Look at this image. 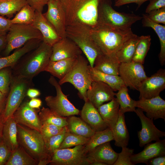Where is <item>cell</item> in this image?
<instances>
[{"label": "cell", "instance_id": "6da1fadb", "mask_svg": "<svg viewBox=\"0 0 165 165\" xmlns=\"http://www.w3.org/2000/svg\"><path fill=\"white\" fill-rule=\"evenodd\" d=\"M91 33L100 54L115 56L126 42L137 35L131 28L123 29L100 24L91 28Z\"/></svg>", "mask_w": 165, "mask_h": 165}, {"label": "cell", "instance_id": "7a4b0ae2", "mask_svg": "<svg viewBox=\"0 0 165 165\" xmlns=\"http://www.w3.org/2000/svg\"><path fill=\"white\" fill-rule=\"evenodd\" d=\"M64 10L66 26L76 24L91 28L98 23L99 4L102 0H60Z\"/></svg>", "mask_w": 165, "mask_h": 165}, {"label": "cell", "instance_id": "3957f363", "mask_svg": "<svg viewBox=\"0 0 165 165\" xmlns=\"http://www.w3.org/2000/svg\"><path fill=\"white\" fill-rule=\"evenodd\" d=\"M52 46L42 41L11 67L12 74L33 79L45 70L50 61Z\"/></svg>", "mask_w": 165, "mask_h": 165}, {"label": "cell", "instance_id": "277c9868", "mask_svg": "<svg viewBox=\"0 0 165 165\" xmlns=\"http://www.w3.org/2000/svg\"><path fill=\"white\" fill-rule=\"evenodd\" d=\"M17 127L19 145L38 162V165L49 164L51 156L47 152L40 133L17 123Z\"/></svg>", "mask_w": 165, "mask_h": 165}, {"label": "cell", "instance_id": "5b68a950", "mask_svg": "<svg viewBox=\"0 0 165 165\" xmlns=\"http://www.w3.org/2000/svg\"><path fill=\"white\" fill-rule=\"evenodd\" d=\"M89 63L87 58L81 55H79L70 70L58 82L61 85L66 82L72 84L78 91L79 97L85 102L88 100L86 92L92 82L89 73Z\"/></svg>", "mask_w": 165, "mask_h": 165}, {"label": "cell", "instance_id": "8992f818", "mask_svg": "<svg viewBox=\"0 0 165 165\" xmlns=\"http://www.w3.org/2000/svg\"><path fill=\"white\" fill-rule=\"evenodd\" d=\"M89 26L81 24L67 26L66 36L73 41L85 55L90 65L93 67L94 61L100 53L91 33Z\"/></svg>", "mask_w": 165, "mask_h": 165}, {"label": "cell", "instance_id": "52a82bcc", "mask_svg": "<svg viewBox=\"0 0 165 165\" xmlns=\"http://www.w3.org/2000/svg\"><path fill=\"white\" fill-rule=\"evenodd\" d=\"M112 3L111 0H102L98 8V24L127 29L131 28L133 24L142 19V16L134 13L117 11L112 7Z\"/></svg>", "mask_w": 165, "mask_h": 165}, {"label": "cell", "instance_id": "ba28073f", "mask_svg": "<svg viewBox=\"0 0 165 165\" xmlns=\"http://www.w3.org/2000/svg\"><path fill=\"white\" fill-rule=\"evenodd\" d=\"M32 79L12 74L6 106L1 114L4 123L22 103L28 90L33 85Z\"/></svg>", "mask_w": 165, "mask_h": 165}, {"label": "cell", "instance_id": "9c48e42d", "mask_svg": "<svg viewBox=\"0 0 165 165\" xmlns=\"http://www.w3.org/2000/svg\"><path fill=\"white\" fill-rule=\"evenodd\" d=\"M7 45L3 53L4 57L19 48L33 39L42 40L40 32L32 24H12L6 35Z\"/></svg>", "mask_w": 165, "mask_h": 165}, {"label": "cell", "instance_id": "30bf717a", "mask_svg": "<svg viewBox=\"0 0 165 165\" xmlns=\"http://www.w3.org/2000/svg\"><path fill=\"white\" fill-rule=\"evenodd\" d=\"M48 81L54 86L56 91V96L49 95L45 98V101L49 108L64 117L79 115L80 111L68 100L67 97L68 95L64 94L61 85L54 77L50 76Z\"/></svg>", "mask_w": 165, "mask_h": 165}, {"label": "cell", "instance_id": "8fae6325", "mask_svg": "<svg viewBox=\"0 0 165 165\" xmlns=\"http://www.w3.org/2000/svg\"><path fill=\"white\" fill-rule=\"evenodd\" d=\"M84 145L73 148L58 149L53 153L49 164L52 165H89L90 162L83 152Z\"/></svg>", "mask_w": 165, "mask_h": 165}, {"label": "cell", "instance_id": "7c38bea8", "mask_svg": "<svg viewBox=\"0 0 165 165\" xmlns=\"http://www.w3.org/2000/svg\"><path fill=\"white\" fill-rule=\"evenodd\" d=\"M119 75L125 86L137 90L141 82L148 77L143 64L133 61L121 63Z\"/></svg>", "mask_w": 165, "mask_h": 165}, {"label": "cell", "instance_id": "4fadbf2b", "mask_svg": "<svg viewBox=\"0 0 165 165\" xmlns=\"http://www.w3.org/2000/svg\"><path fill=\"white\" fill-rule=\"evenodd\" d=\"M47 10L43 15L61 38L67 37L66 24L65 12L59 0H49Z\"/></svg>", "mask_w": 165, "mask_h": 165}, {"label": "cell", "instance_id": "5bb4252c", "mask_svg": "<svg viewBox=\"0 0 165 165\" xmlns=\"http://www.w3.org/2000/svg\"><path fill=\"white\" fill-rule=\"evenodd\" d=\"M165 88V69L160 68L147 77L140 85L139 99H150L159 95Z\"/></svg>", "mask_w": 165, "mask_h": 165}, {"label": "cell", "instance_id": "9a60e30c", "mask_svg": "<svg viewBox=\"0 0 165 165\" xmlns=\"http://www.w3.org/2000/svg\"><path fill=\"white\" fill-rule=\"evenodd\" d=\"M134 112L139 118L141 124V129L138 132L140 147H142L165 136V132L158 129L154 124L153 120L145 115L141 109L138 108Z\"/></svg>", "mask_w": 165, "mask_h": 165}, {"label": "cell", "instance_id": "2e32d148", "mask_svg": "<svg viewBox=\"0 0 165 165\" xmlns=\"http://www.w3.org/2000/svg\"><path fill=\"white\" fill-rule=\"evenodd\" d=\"M116 93L108 85L100 81H93L86 92L87 99L97 109L105 102L114 98Z\"/></svg>", "mask_w": 165, "mask_h": 165}, {"label": "cell", "instance_id": "e0dca14e", "mask_svg": "<svg viewBox=\"0 0 165 165\" xmlns=\"http://www.w3.org/2000/svg\"><path fill=\"white\" fill-rule=\"evenodd\" d=\"M28 101L22 102L14 113L13 116L17 124H20L40 132L42 123L38 111L29 106Z\"/></svg>", "mask_w": 165, "mask_h": 165}, {"label": "cell", "instance_id": "ac0fdd59", "mask_svg": "<svg viewBox=\"0 0 165 165\" xmlns=\"http://www.w3.org/2000/svg\"><path fill=\"white\" fill-rule=\"evenodd\" d=\"M136 107L146 112V116L154 120H165V101L159 95L150 99H142L135 101Z\"/></svg>", "mask_w": 165, "mask_h": 165}, {"label": "cell", "instance_id": "d6986e66", "mask_svg": "<svg viewBox=\"0 0 165 165\" xmlns=\"http://www.w3.org/2000/svg\"><path fill=\"white\" fill-rule=\"evenodd\" d=\"M52 47L50 59L52 61L76 57L82 53L78 46L67 37L61 39Z\"/></svg>", "mask_w": 165, "mask_h": 165}, {"label": "cell", "instance_id": "ffe728a7", "mask_svg": "<svg viewBox=\"0 0 165 165\" xmlns=\"http://www.w3.org/2000/svg\"><path fill=\"white\" fill-rule=\"evenodd\" d=\"M31 24L41 33L42 41L52 46L62 38L42 12L35 11V19Z\"/></svg>", "mask_w": 165, "mask_h": 165}, {"label": "cell", "instance_id": "44dd1931", "mask_svg": "<svg viewBox=\"0 0 165 165\" xmlns=\"http://www.w3.org/2000/svg\"><path fill=\"white\" fill-rule=\"evenodd\" d=\"M141 152L133 154L131 157L134 165L140 163L147 164L148 161L155 157L165 155V139L160 140L153 143H148L145 146Z\"/></svg>", "mask_w": 165, "mask_h": 165}, {"label": "cell", "instance_id": "7402d4cb", "mask_svg": "<svg viewBox=\"0 0 165 165\" xmlns=\"http://www.w3.org/2000/svg\"><path fill=\"white\" fill-rule=\"evenodd\" d=\"M79 114L81 118L95 132L104 130L108 127L96 108L88 100Z\"/></svg>", "mask_w": 165, "mask_h": 165}, {"label": "cell", "instance_id": "603a6c76", "mask_svg": "<svg viewBox=\"0 0 165 165\" xmlns=\"http://www.w3.org/2000/svg\"><path fill=\"white\" fill-rule=\"evenodd\" d=\"M42 41L39 39L31 40L11 54L0 57V70L13 66L25 55L38 46Z\"/></svg>", "mask_w": 165, "mask_h": 165}, {"label": "cell", "instance_id": "cb8c5ba5", "mask_svg": "<svg viewBox=\"0 0 165 165\" xmlns=\"http://www.w3.org/2000/svg\"><path fill=\"white\" fill-rule=\"evenodd\" d=\"M87 155L90 164L96 160L107 165H113L117 159L118 153L114 151L109 141L97 146Z\"/></svg>", "mask_w": 165, "mask_h": 165}, {"label": "cell", "instance_id": "d4e9b609", "mask_svg": "<svg viewBox=\"0 0 165 165\" xmlns=\"http://www.w3.org/2000/svg\"><path fill=\"white\" fill-rule=\"evenodd\" d=\"M97 109L108 127L112 130L118 120L120 113L119 105L116 98L102 104Z\"/></svg>", "mask_w": 165, "mask_h": 165}, {"label": "cell", "instance_id": "484cf974", "mask_svg": "<svg viewBox=\"0 0 165 165\" xmlns=\"http://www.w3.org/2000/svg\"><path fill=\"white\" fill-rule=\"evenodd\" d=\"M120 64L116 56L100 54L96 57L93 67L106 74L119 75Z\"/></svg>", "mask_w": 165, "mask_h": 165}, {"label": "cell", "instance_id": "4316f807", "mask_svg": "<svg viewBox=\"0 0 165 165\" xmlns=\"http://www.w3.org/2000/svg\"><path fill=\"white\" fill-rule=\"evenodd\" d=\"M77 57L56 61H50L45 71L49 72L53 77L60 80L64 77L72 68Z\"/></svg>", "mask_w": 165, "mask_h": 165}, {"label": "cell", "instance_id": "83f0119b", "mask_svg": "<svg viewBox=\"0 0 165 165\" xmlns=\"http://www.w3.org/2000/svg\"><path fill=\"white\" fill-rule=\"evenodd\" d=\"M2 138L12 151L19 145L17 138V123L13 116L4 123Z\"/></svg>", "mask_w": 165, "mask_h": 165}, {"label": "cell", "instance_id": "f1b7e54d", "mask_svg": "<svg viewBox=\"0 0 165 165\" xmlns=\"http://www.w3.org/2000/svg\"><path fill=\"white\" fill-rule=\"evenodd\" d=\"M112 131L115 141V145L121 148L127 147L128 144L129 135L124 113L120 112L118 120Z\"/></svg>", "mask_w": 165, "mask_h": 165}, {"label": "cell", "instance_id": "f546056e", "mask_svg": "<svg viewBox=\"0 0 165 165\" xmlns=\"http://www.w3.org/2000/svg\"><path fill=\"white\" fill-rule=\"evenodd\" d=\"M67 121L68 130L72 133L90 138L95 132L81 118L75 115L67 117Z\"/></svg>", "mask_w": 165, "mask_h": 165}, {"label": "cell", "instance_id": "4dcf8cb0", "mask_svg": "<svg viewBox=\"0 0 165 165\" xmlns=\"http://www.w3.org/2000/svg\"><path fill=\"white\" fill-rule=\"evenodd\" d=\"M89 73L93 81H100L109 85L114 91H117L124 85L119 75H111L98 71L89 65Z\"/></svg>", "mask_w": 165, "mask_h": 165}, {"label": "cell", "instance_id": "1f68e13d", "mask_svg": "<svg viewBox=\"0 0 165 165\" xmlns=\"http://www.w3.org/2000/svg\"><path fill=\"white\" fill-rule=\"evenodd\" d=\"M142 23L144 27L152 28L158 35L160 42V50L159 55L162 66L165 64V26L156 23L150 20L146 14H143Z\"/></svg>", "mask_w": 165, "mask_h": 165}, {"label": "cell", "instance_id": "d6a6232c", "mask_svg": "<svg viewBox=\"0 0 165 165\" xmlns=\"http://www.w3.org/2000/svg\"><path fill=\"white\" fill-rule=\"evenodd\" d=\"M112 140H114V137L112 131L109 128L95 132L87 143L84 145V152L87 155L97 146Z\"/></svg>", "mask_w": 165, "mask_h": 165}, {"label": "cell", "instance_id": "836d02e7", "mask_svg": "<svg viewBox=\"0 0 165 165\" xmlns=\"http://www.w3.org/2000/svg\"><path fill=\"white\" fill-rule=\"evenodd\" d=\"M38 162L20 145L12 151L5 165H38Z\"/></svg>", "mask_w": 165, "mask_h": 165}, {"label": "cell", "instance_id": "e575fe53", "mask_svg": "<svg viewBox=\"0 0 165 165\" xmlns=\"http://www.w3.org/2000/svg\"><path fill=\"white\" fill-rule=\"evenodd\" d=\"M139 37L137 35L130 39L116 53V57L120 63L132 61Z\"/></svg>", "mask_w": 165, "mask_h": 165}, {"label": "cell", "instance_id": "d590c367", "mask_svg": "<svg viewBox=\"0 0 165 165\" xmlns=\"http://www.w3.org/2000/svg\"><path fill=\"white\" fill-rule=\"evenodd\" d=\"M38 115L42 124L50 123L61 127L67 125V117L59 115L49 108L42 107L39 111Z\"/></svg>", "mask_w": 165, "mask_h": 165}, {"label": "cell", "instance_id": "8d00e7d4", "mask_svg": "<svg viewBox=\"0 0 165 165\" xmlns=\"http://www.w3.org/2000/svg\"><path fill=\"white\" fill-rule=\"evenodd\" d=\"M116 93L115 96L119 105L120 112L125 113L129 112H135L136 107L135 101L130 97L127 87L124 85Z\"/></svg>", "mask_w": 165, "mask_h": 165}, {"label": "cell", "instance_id": "74e56055", "mask_svg": "<svg viewBox=\"0 0 165 165\" xmlns=\"http://www.w3.org/2000/svg\"><path fill=\"white\" fill-rule=\"evenodd\" d=\"M28 4L27 0H0V15L10 19Z\"/></svg>", "mask_w": 165, "mask_h": 165}, {"label": "cell", "instance_id": "f35d334b", "mask_svg": "<svg viewBox=\"0 0 165 165\" xmlns=\"http://www.w3.org/2000/svg\"><path fill=\"white\" fill-rule=\"evenodd\" d=\"M151 38L150 35L139 37L132 61L144 63L145 58L151 44Z\"/></svg>", "mask_w": 165, "mask_h": 165}, {"label": "cell", "instance_id": "ab89813d", "mask_svg": "<svg viewBox=\"0 0 165 165\" xmlns=\"http://www.w3.org/2000/svg\"><path fill=\"white\" fill-rule=\"evenodd\" d=\"M35 11L28 4L26 5L11 19L12 24H31L35 19Z\"/></svg>", "mask_w": 165, "mask_h": 165}, {"label": "cell", "instance_id": "60d3db41", "mask_svg": "<svg viewBox=\"0 0 165 165\" xmlns=\"http://www.w3.org/2000/svg\"><path fill=\"white\" fill-rule=\"evenodd\" d=\"M90 138L72 133L67 129L59 149L70 148L79 145H84L88 142Z\"/></svg>", "mask_w": 165, "mask_h": 165}, {"label": "cell", "instance_id": "b9f144b4", "mask_svg": "<svg viewBox=\"0 0 165 165\" xmlns=\"http://www.w3.org/2000/svg\"><path fill=\"white\" fill-rule=\"evenodd\" d=\"M67 130V127H64L61 132L52 136L45 142L46 149L51 156L55 151L59 149Z\"/></svg>", "mask_w": 165, "mask_h": 165}, {"label": "cell", "instance_id": "7bdbcfd3", "mask_svg": "<svg viewBox=\"0 0 165 165\" xmlns=\"http://www.w3.org/2000/svg\"><path fill=\"white\" fill-rule=\"evenodd\" d=\"M12 75V68L8 67L0 70V91L8 96Z\"/></svg>", "mask_w": 165, "mask_h": 165}, {"label": "cell", "instance_id": "ee69618b", "mask_svg": "<svg viewBox=\"0 0 165 165\" xmlns=\"http://www.w3.org/2000/svg\"><path fill=\"white\" fill-rule=\"evenodd\" d=\"M64 127H60L50 123H44L42 124L40 132L45 142L52 136L61 132Z\"/></svg>", "mask_w": 165, "mask_h": 165}, {"label": "cell", "instance_id": "f6af8a7d", "mask_svg": "<svg viewBox=\"0 0 165 165\" xmlns=\"http://www.w3.org/2000/svg\"><path fill=\"white\" fill-rule=\"evenodd\" d=\"M122 148V151L118 153L117 159L113 165H133L131 160V157L133 154L134 149L127 147Z\"/></svg>", "mask_w": 165, "mask_h": 165}, {"label": "cell", "instance_id": "bcb514c9", "mask_svg": "<svg viewBox=\"0 0 165 165\" xmlns=\"http://www.w3.org/2000/svg\"><path fill=\"white\" fill-rule=\"evenodd\" d=\"M146 14L152 21L157 24H165V7L151 11Z\"/></svg>", "mask_w": 165, "mask_h": 165}, {"label": "cell", "instance_id": "7dc6e473", "mask_svg": "<svg viewBox=\"0 0 165 165\" xmlns=\"http://www.w3.org/2000/svg\"><path fill=\"white\" fill-rule=\"evenodd\" d=\"M12 151L2 138L0 140V165H5Z\"/></svg>", "mask_w": 165, "mask_h": 165}, {"label": "cell", "instance_id": "c3c4849f", "mask_svg": "<svg viewBox=\"0 0 165 165\" xmlns=\"http://www.w3.org/2000/svg\"><path fill=\"white\" fill-rule=\"evenodd\" d=\"M12 24L11 19L0 16V35L6 34Z\"/></svg>", "mask_w": 165, "mask_h": 165}, {"label": "cell", "instance_id": "681fc988", "mask_svg": "<svg viewBox=\"0 0 165 165\" xmlns=\"http://www.w3.org/2000/svg\"><path fill=\"white\" fill-rule=\"evenodd\" d=\"M165 7V0H150L145 9V13L150 12Z\"/></svg>", "mask_w": 165, "mask_h": 165}, {"label": "cell", "instance_id": "f907efd6", "mask_svg": "<svg viewBox=\"0 0 165 165\" xmlns=\"http://www.w3.org/2000/svg\"><path fill=\"white\" fill-rule=\"evenodd\" d=\"M49 0H27L28 4L36 11L42 13L45 6Z\"/></svg>", "mask_w": 165, "mask_h": 165}, {"label": "cell", "instance_id": "816d5d0a", "mask_svg": "<svg viewBox=\"0 0 165 165\" xmlns=\"http://www.w3.org/2000/svg\"><path fill=\"white\" fill-rule=\"evenodd\" d=\"M148 0H117L115 2L114 6L119 7L126 4L134 3L138 4V8H139L144 3Z\"/></svg>", "mask_w": 165, "mask_h": 165}, {"label": "cell", "instance_id": "f5cc1de1", "mask_svg": "<svg viewBox=\"0 0 165 165\" xmlns=\"http://www.w3.org/2000/svg\"><path fill=\"white\" fill-rule=\"evenodd\" d=\"M147 165H165V155L159 156L149 160Z\"/></svg>", "mask_w": 165, "mask_h": 165}, {"label": "cell", "instance_id": "db71d44e", "mask_svg": "<svg viewBox=\"0 0 165 165\" xmlns=\"http://www.w3.org/2000/svg\"><path fill=\"white\" fill-rule=\"evenodd\" d=\"M42 104L41 100L36 98H31L30 100L28 102V104L29 107L37 109H40Z\"/></svg>", "mask_w": 165, "mask_h": 165}, {"label": "cell", "instance_id": "11a10c76", "mask_svg": "<svg viewBox=\"0 0 165 165\" xmlns=\"http://www.w3.org/2000/svg\"><path fill=\"white\" fill-rule=\"evenodd\" d=\"M41 94L40 91L38 90L30 88L28 90L26 95L31 98H36Z\"/></svg>", "mask_w": 165, "mask_h": 165}, {"label": "cell", "instance_id": "9f6ffc18", "mask_svg": "<svg viewBox=\"0 0 165 165\" xmlns=\"http://www.w3.org/2000/svg\"><path fill=\"white\" fill-rule=\"evenodd\" d=\"M6 35H0V57H2L1 55L5 50L7 40Z\"/></svg>", "mask_w": 165, "mask_h": 165}, {"label": "cell", "instance_id": "6f0895ef", "mask_svg": "<svg viewBox=\"0 0 165 165\" xmlns=\"http://www.w3.org/2000/svg\"><path fill=\"white\" fill-rule=\"evenodd\" d=\"M7 96L0 91V115L2 113L6 106Z\"/></svg>", "mask_w": 165, "mask_h": 165}, {"label": "cell", "instance_id": "680465c9", "mask_svg": "<svg viewBox=\"0 0 165 165\" xmlns=\"http://www.w3.org/2000/svg\"><path fill=\"white\" fill-rule=\"evenodd\" d=\"M1 114L0 115V140L2 137L4 123Z\"/></svg>", "mask_w": 165, "mask_h": 165}, {"label": "cell", "instance_id": "91938a15", "mask_svg": "<svg viewBox=\"0 0 165 165\" xmlns=\"http://www.w3.org/2000/svg\"><path fill=\"white\" fill-rule=\"evenodd\" d=\"M90 165H107V164L99 161L94 160L90 164Z\"/></svg>", "mask_w": 165, "mask_h": 165}, {"label": "cell", "instance_id": "94428289", "mask_svg": "<svg viewBox=\"0 0 165 165\" xmlns=\"http://www.w3.org/2000/svg\"></svg>", "mask_w": 165, "mask_h": 165}]
</instances>
